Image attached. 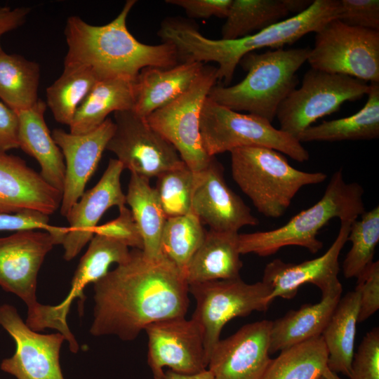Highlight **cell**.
Returning a JSON list of instances; mask_svg holds the SVG:
<instances>
[{"label":"cell","mask_w":379,"mask_h":379,"mask_svg":"<svg viewBox=\"0 0 379 379\" xmlns=\"http://www.w3.org/2000/svg\"><path fill=\"white\" fill-rule=\"evenodd\" d=\"M93 336L135 340L149 324L185 317L188 284L184 274L164 255L154 260L140 249L93 284Z\"/></svg>","instance_id":"6da1fadb"},{"label":"cell","mask_w":379,"mask_h":379,"mask_svg":"<svg viewBox=\"0 0 379 379\" xmlns=\"http://www.w3.org/2000/svg\"><path fill=\"white\" fill-rule=\"evenodd\" d=\"M339 13V0H314L305 11L237 39H211L194 26L175 19L166 20L159 36L175 47L181 61L218 63L217 79L227 86L246 54L262 48L278 49L291 45L307 34L317 32L328 22L338 19Z\"/></svg>","instance_id":"7a4b0ae2"},{"label":"cell","mask_w":379,"mask_h":379,"mask_svg":"<svg viewBox=\"0 0 379 379\" xmlns=\"http://www.w3.org/2000/svg\"><path fill=\"white\" fill-rule=\"evenodd\" d=\"M135 2L126 1L119 15L103 25L88 24L77 15L69 17L65 28L68 50L64 65L89 67L99 80L117 77L135 80L143 68H169L179 63L173 44L148 45L131 34L126 20Z\"/></svg>","instance_id":"3957f363"},{"label":"cell","mask_w":379,"mask_h":379,"mask_svg":"<svg viewBox=\"0 0 379 379\" xmlns=\"http://www.w3.org/2000/svg\"><path fill=\"white\" fill-rule=\"evenodd\" d=\"M310 47L278 48L246 54L239 65L247 72L238 84L214 86L208 97L232 110L246 111L272 122L282 101L297 88L296 74Z\"/></svg>","instance_id":"277c9868"},{"label":"cell","mask_w":379,"mask_h":379,"mask_svg":"<svg viewBox=\"0 0 379 379\" xmlns=\"http://www.w3.org/2000/svg\"><path fill=\"white\" fill-rule=\"evenodd\" d=\"M364 190L358 182H347L343 169L331 178L322 197L313 206L291 218L274 230L239 234V250L241 254L253 253L262 257L276 253L288 246L305 248L317 253L323 247L318 239L319 230L330 220L354 221L364 211Z\"/></svg>","instance_id":"5b68a950"},{"label":"cell","mask_w":379,"mask_h":379,"mask_svg":"<svg viewBox=\"0 0 379 379\" xmlns=\"http://www.w3.org/2000/svg\"><path fill=\"white\" fill-rule=\"evenodd\" d=\"M230 152L232 178L255 208L269 218L281 217L304 186L323 182V172H307L293 167L277 150L265 147H243Z\"/></svg>","instance_id":"8992f818"},{"label":"cell","mask_w":379,"mask_h":379,"mask_svg":"<svg viewBox=\"0 0 379 379\" xmlns=\"http://www.w3.org/2000/svg\"><path fill=\"white\" fill-rule=\"evenodd\" d=\"M199 130L203 147L210 157L239 147L258 146L277 150L298 162L310 158L299 140L267 119L232 110L208 97L201 108Z\"/></svg>","instance_id":"52a82bcc"},{"label":"cell","mask_w":379,"mask_h":379,"mask_svg":"<svg viewBox=\"0 0 379 379\" xmlns=\"http://www.w3.org/2000/svg\"><path fill=\"white\" fill-rule=\"evenodd\" d=\"M368 91L364 81L310 68L301 86L280 104L276 115L279 129L297 139L317 119L337 112L347 101L361 99Z\"/></svg>","instance_id":"ba28073f"},{"label":"cell","mask_w":379,"mask_h":379,"mask_svg":"<svg viewBox=\"0 0 379 379\" xmlns=\"http://www.w3.org/2000/svg\"><path fill=\"white\" fill-rule=\"evenodd\" d=\"M55 245V238L45 231L18 232L0 237V286L24 302L27 307L25 323L38 332L48 328V305L37 300V277Z\"/></svg>","instance_id":"9c48e42d"},{"label":"cell","mask_w":379,"mask_h":379,"mask_svg":"<svg viewBox=\"0 0 379 379\" xmlns=\"http://www.w3.org/2000/svg\"><path fill=\"white\" fill-rule=\"evenodd\" d=\"M307 61L315 69L379 83V31L332 20L315 32Z\"/></svg>","instance_id":"30bf717a"},{"label":"cell","mask_w":379,"mask_h":379,"mask_svg":"<svg viewBox=\"0 0 379 379\" xmlns=\"http://www.w3.org/2000/svg\"><path fill=\"white\" fill-rule=\"evenodd\" d=\"M188 290L196 300L192 318L202 329L208 362L225 324L254 311H266L272 288L262 281L247 284L240 277L191 284Z\"/></svg>","instance_id":"8fae6325"},{"label":"cell","mask_w":379,"mask_h":379,"mask_svg":"<svg viewBox=\"0 0 379 379\" xmlns=\"http://www.w3.org/2000/svg\"><path fill=\"white\" fill-rule=\"evenodd\" d=\"M217 67L203 69L192 85L178 98L147 118L148 124L173 145L192 171L204 170L215 157L205 152L200 135L199 119L203 104L215 85Z\"/></svg>","instance_id":"7c38bea8"},{"label":"cell","mask_w":379,"mask_h":379,"mask_svg":"<svg viewBox=\"0 0 379 379\" xmlns=\"http://www.w3.org/2000/svg\"><path fill=\"white\" fill-rule=\"evenodd\" d=\"M114 118L115 128L106 149L117 156L124 169L150 179L185 164L173 145L132 109L115 112Z\"/></svg>","instance_id":"4fadbf2b"},{"label":"cell","mask_w":379,"mask_h":379,"mask_svg":"<svg viewBox=\"0 0 379 379\" xmlns=\"http://www.w3.org/2000/svg\"><path fill=\"white\" fill-rule=\"evenodd\" d=\"M0 326L15 343L14 354L0 364L2 371L16 379H65L60 363L65 337L57 332L42 334L30 328L17 309L0 305Z\"/></svg>","instance_id":"5bb4252c"},{"label":"cell","mask_w":379,"mask_h":379,"mask_svg":"<svg viewBox=\"0 0 379 379\" xmlns=\"http://www.w3.org/2000/svg\"><path fill=\"white\" fill-rule=\"evenodd\" d=\"M148 364L154 378L164 368L180 373H196L207 368L203 331L192 318L166 319L147 326Z\"/></svg>","instance_id":"9a60e30c"},{"label":"cell","mask_w":379,"mask_h":379,"mask_svg":"<svg viewBox=\"0 0 379 379\" xmlns=\"http://www.w3.org/2000/svg\"><path fill=\"white\" fill-rule=\"evenodd\" d=\"M340 220L338 235L329 248L322 255L300 263L286 262L274 259L264 269L262 281L272 290L268 298L271 302L277 298L292 299L305 284L318 287L322 295L343 286L338 279L339 255L347 241L351 223Z\"/></svg>","instance_id":"2e32d148"},{"label":"cell","mask_w":379,"mask_h":379,"mask_svg":"<svg viewBox=\"0 0 379 379\" xmlns=\"http://www.w3.org/2000/svg\"><path fill=\"white\" fill-rule=\"evenodd\" d=\"M271 324L267 319L247 324L220 340L207 366L215 379H260L271 359Z\"/></svg>","instance_id":"e0dca14e"},{"label":"cell","mask_w":379,"mask_h":379,"mask_svg":"<svg viewBox=\"0 0 379 379\" xmlns=\"http://www.w3.org/2000/svg\"><path fill=\"white\" fill-rule=\"evenodd\" d=\"M124 167L117 159H110L96 185L84 192L65 216L69 226L61 245L65 260L75 258L90 241L104 213L110 208L126 206V194L121 185Z\"/></svg>","instance_id":"ac0fdd59"},{"label":"cell","mask_w":379,"mask_h":379,"mask_svg":"<svg viewBox=\"0 0 379 379\" xmlns=\"http://www.w3.org/2000/svg\"><path fill=\"white\" fill-rule=\"evenodd\" d=\"M192 211L215 231L238 232L244 226L259 224L250 208L227 185L223 168L215 157L198 173Z\"/></svg>","instance_id":"d6986e66"},{"label":"cell","mask_w":379,"mask_h":379,"mask_svg":"<svg viewBox=\"0 0 379 379\" xmlns=\"http://www.w3.org/2000/svg\"><path fill=\"white\" fill-rule=\"evenodd\" d=\"M114 121L107 118L95 130L81 135L56 128L52 137L65 160V173L60 212L65 217L85 192L103 152L114 131Z\"/></svg>","instance_id":"ffe728a7"},{"label":"cell","mask_w":379,"mask_h":379,"mask_svg":"<svg viewBox=\"0 0 379 379\" xmlns=\"http://www.w3.org/2000/svg\"><path fill=\"white\" fill-rule=\"evenodd\" d=\"M62 192L22 158L0 152V213L34 210L47 215L60 206Z\"/></svg>","instance_id":"44dd1931"},{"label":"cell","mask_w":379,"mask_h":379,"mask_svg":"<svg viewBox=\"0 0 379 379\" xmlns=\"http://www.w3.org/2000/svg\"><path fill=\"white\" fill-rule=\"evenodd\" d=\"M204 63L185 60L169 68H143L135 80L133 111L146 119L184 93L199 77Z\"/></svg>","instance_id":"7402d4cb"},{"label":"cell","mask_w":379,"mask_h":379,"mask_svg":"<svg viewBox=\"0 0 379 379\" xmlns=\"http://www.w3.org/2000/svg\"><path fill=\"white\" fill-rule=\"evenodd\" d=\"M46 107L45 102L39 100L32 107L17 112L18 145L24 152L37 161L42 178L62 192L65 164L63 154L46 124Z\"/></svg>","instance_id":"603a6c76"},{"label":"cell","mask_w":379,"mask_h":379,"mask_svg":"<svg viewBox=\"0 0 379 379\" xmlns=\"http://www.w3.org/2000/svg\"><path fill=\"white\" fill-rule=\"evenodd\" d=\"M238 239V232L206 231L184 272L188 286L240 277L243 263Z\"/></svg>","instance_id":"cb8c5ba5"},{"label":"cell","mask_w":379,"mask_h":379,"mask_svg":"<svg viewBox=\"0 0 379 379\" xmlns=\"http://www.w3.org/2000/svg\"><path fill=\"white\" fill-rule=\"evenodd\" d=\"M343 287L323 295L319 302L302 305L272 321L270 354L321 335L342 295Z\"/></svg>","instance_id":"d4e9b609"},{"label":"cell","mask_w":379,"mask_h":379,"mask_svg":"<svg viewBox=\"0 0 379 379\" xmlns=\"http://www.w3.org/2000/svg\"><path fill=\"white\" fill-rule=\"evenodd\" d=\"M130 253L129 248L121 242L94 234L74 274L69 293L60 303L53 305L57 319L62 324H67V316L72 301L79 298L83 303L86 286L105 276L111 265H118L126 262Z\"/></svg>","instance_id":"484cf974"},{"label":"cell","mask_w":379,"mask_h":379,"mask_svg":"<svg viewBox=\"0 0 379 379\" xmlns=\"http://www.w3.org/2000/svg\"><path fill=\"white\" fill-rule=\"evenodd\" d=\"M135 80L121 77L98 80L77 108L69 125V133H88L100 126L110 113L133 109Z\"/></svg>","instance_id":"4316f807"},{"label":"cell","mask_w":379,"mask_h":379,"mask_svg":"<svg viewBox=\"0 0 379 379\" xmlns=\"http://www.w3.org/2000/svg\"><path fill=\"white\" fill-rule=\"evenodd\" d=\"M312 1L232 0L221 29L223 40H234L253 34L276 24L290 13L305 11Z\"/></svg>","instance_id":"83f0119b"},{"label":"cell","mask_w":379,"mask_h":379,"mask_svg":"<svg viewBox=\"0 0 379 379\" xmlns=\"http://www.w3.org/2000/svg\"><path fill=\"white\" fill-rule=\"evenodd\" d=\"M359 293L354 289L341 297L321 333L328 352L327 366L350 377L354 357Z\"/></svg>","instance_id":"f1b7e54d"},{"label":"cell","mask_w":379,"mask_h":379,"mask_svg":"<svg viewBox=\"0 0 379 379\" xmlns=\"http://www.w3.org/2000/svg\"><path fill=\"white\" fill-rule=\"evenodd\" d=\"M368 98L357 113L311 126L297 138L301 143L377 139L379 137V83H371Z\"/></svg>","instance_id":"f546056e"},{"label":"cell","mask_w":379,"mask_h":379,"mask_svg":"<svg viewBox=\"0 0 379 379\" xmlns=\"http://www.w3.org/2000/svg\"><path fill=\"white\" fill-rule=\"evenodd\" d=\"M126 204L130 206L140 232L143 255L150 260L160 258L161 232L167 218L149 179L131 173Z\"/></svg>","instance_id":"4dcf8cb0"},{"label":"cell","mask_w":379,"mask_h":379,"mask_svg":"<svg viewBox=\"0 0 379 379\" xmlns=\"http://www.w3.org/2000/svg\"><path fill=\"white\" fill-rule=\"evenodd\" d=\"M40 67L38 63L15 53H0V99L18 112L39 100Z\"/></svg>","instance_id":"1f68e13d"},{"label":"cell","mask_w":379,"mask_h":379,"mask_svg":"<svg viewBox=\"0 0 379 379\" xmlns=\"http://www.w3.org/2000/svg\"><path fill=\"white\" fill-rule=\"evenodd\" d=\"M280 352L270 359L260 379H317L328 368L321 335Z\"/></svg>","instance_id":"d6a6232c"},{"label":"cell","mask_w":379,"mask_h":379,"mask_svg":"<svg viewBox=\"0 0 379 379\" xmlns=\"http://www.w3.org/2000/svg\"><path fill=\"white\" fill-rule=\"evenodd\" d=\"M95 72L84 65H64L62 74L46 88V106L58 123L69 125L94 84Z\"/></svg>","instance_id":"836d02e7"},{"label":"cell","mask_w":379,"mask_h":379,"mask_svg":"<svg viewBox=\"0 0 379 379\" xmlns=\"http://www.w3.org/2000/svg\"><path fill=\"white\" fill-rule=\"evenodd\" d=\"M205 234L202 222L192 211L167 218L161 237V255L173 262L184 274Z\"/></svg>","instance_id":"e575fe53"},{"label":"cell","mask_w":379,"mask_h":379,"mask_svg":"<svg viewBox=\"0 0 379 379\" xmlns=\"http://www.w3.org/2000/svg\"><path fill=\"white\" fill-rule=\"evenodd\" d=\"M350 225L347 241L352 243L343 263L345 277L357 278L373 262L379 242V206L364 211Z\"/></svg>","instance_id":"d590c367"},{"label":"cell","mask_w":379,"mask_h":379,"mask_svg":"<svg viewBox=\"0 0 379 379\" xmlns=\"http://www.w3.org/2000/svg\"><path fill=\"white\" fill-rule=\"evenodd\" d=\"M198 173L184 164L157 177L154 187L166 218L192 212V200Z\"/></svg>","instance_id":"8d00e7d4"},{"label":"cell","mask_w":379,"mask_h":379,"mask_svg":"<svg viewBox=\"0 0 379 379\" xmlns=\"http://www.w3.org/2000/svg\"><path fill=\"white\" fill-rule=\"evenodd\" d=\"M49 215L34 210H23L13 213H0V231H45L62 244L67 233V227L49 224Z\"/></svg>","instance_id":"74e56055"},{"label":"cell","mask_w":379,"mask_h":379,"mask_svg":"<svg viewBox=\"0 0 379 379\" xmlns=\"http://www.w3.org/2000/svg\"><path fill=\"white\" fill-rule=\"evenodd\" d=\"M350 379H379V328L374 327L363 338L354 354Z\"/></svg>","instance_id":"f35d334b"},{"label":"cell","mask_w":379,"mask_h":379,"mask_svg":"<svg viewBox=\"0 0 379 379\" xmlns=\"http://www.w3.org/2000/svg\"><path fill=\"white\" fill-rule=\"evenodd\" d=\"M119 211L117 218L98 225L94 234L119 241L128 248L142 250V239L130 208L124 206L119 208Z\"/></svg>","instance_id":"ab89813d"},{"label":"cell","mask_w":379,"mask_h":379,"mask_svg":"<svg viewBox=\"0 0 379 379\" xmlns=\"http://www.w3.org/2000/svg\"><path fill=\"white\" fill-rule=\"evenodd\" d=\"M338 20L356 27L379 31L378 0H340Z\"/></svg>","instance_id":"60d3db41"},{"label":"cell","mask_w":379,"mask_h":379,"mask_svg":"<svg viewBox=\"0 0 379 379\" xmlns=\"http://www.w3.org/2000/svg\"><path fill=\"white\" fill-rule=\"evenodd\" d=\"M359 293L358 322H362L379 309V262H373L357 278Z\"/></svg>","instance_id":"b9f144b4"},{"label":"cell","mask_w":379,"mask_h":379,"mask_svg":"<svg viewBox=\"0 0 379 379\" xmlns=\"http://www.w3.org/2000/svg\"><path fill=\"white\" fill-rule=\"evenodd\" d=\"M166 2L182 8L191 18H226L232 0H167Z\"/></svg>","instance_id":"7bdbcfd3"},{"label":"cell","mask_w":379,"mask_h":379,"mask_svg":"<svg viewBox=\"0 0 379 379\" xmlns=\"http://www.w3.org/2000/svg\"><path fill=\"white\" fill-rule=\"evenodd\" d=\"M18 127L17 112L0 101V152L19 148Z\"/></svg>","instance_id":"ee69618b"},{"label":"cell","mask_w":379,"mask_h":379,"mask_svg":"<svg viewBox=\"0 0 379 379\" xmlns=\"http://www.w3.org/2000/svg\"><path fill=\"white\" fill-rule=\"evenodd\" d=\"M31 8H0V34L15 29L25 21Z\"/></svg>","instance_id":"f6af8a7d"},{"label":"cell","mask_w":379,"mask_h":379,"mask_svg":"<svg viewBox=\"0 0 379 379\" xmlns=\"http://www.w3.org/2000/svg\"><path fill=\"white\" fill-rule=\"evenodd\" d=\"M154 379H215V378L207 368L191 374L176 373L168 369L167 371H164L161 377Z\"/></svg>","instance_id":"bcb514c9"},{"label":"cell","mask_w":379,"mask_h":379,"mask_svg":"<svg viewBox=\"0 0 379 379\" xmlns=\"http://www.w3.org/2000/svg\"><path fill=\"white\" fill-rule=\"evenodd\" d=\"M317 379H343L340 378L338 373L331 371L327 368L324 373L319 375Z\"/></svg>","instance_id":"7dc6e473"},{"label":"cell","mask_w":379,"mask_h":379,"mask_svg":"<svg viewBox=\"0 0 379 379\" xmlns=\"http://www.w3.org/2000/svg\"><path fill=\"white\" fill-rule=\"evenodd\" d=\"M1 35L0 34V37H1ZM2 51H2L1 47V45H0V53L2 52Z\"/></svg>","instance_id":"c3c4849f"}]
</instances>
